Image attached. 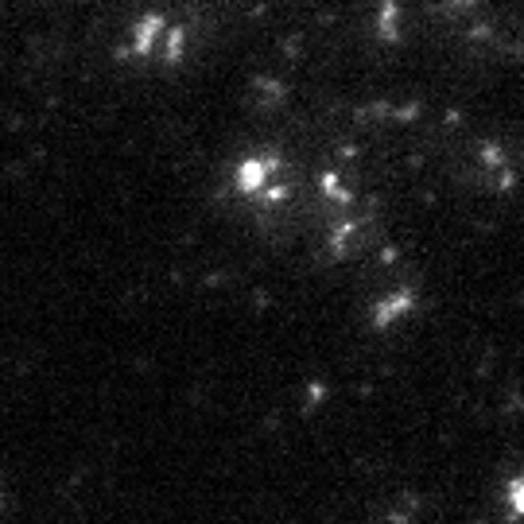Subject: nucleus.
Wrapping results in <instances>:
<instances>
[{
    "mask_svg": "<svg viewBox=\"0 0 524 524\" xmlns=\"http://www.w3.org/2000/svg\"><path fill=\"white\" fill-rule=\"evenodd\" d=\"M505 493H509V501H513V513L520 516L524 513V478H509Z\"/></svg>",
    "mask_w": 524,
    "mask_h": 524,
    "instance_id": "f257e3e1",
    "label": "nucleus"
}]
</instances>
